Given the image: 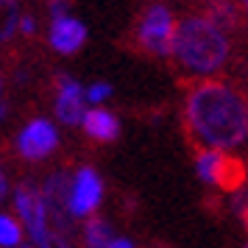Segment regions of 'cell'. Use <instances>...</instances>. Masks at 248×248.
<instances>
[{
	"label": "cell",
	"instance_id": "15",
	"mask_svg": "<svg viewBox=\"0 0 248 248\" xmlns=\"http://www.w3.org/2000/svg\"><path fill=\"white\" fill-rule=\"evenodd\" d=\"M109 95H112V87H109V84H103V81H98V84H92L90 90H87V101L103 103Z\"/></svg>",
	"mask_w": 248,
	"mask_h": 248
},
{
	"label": "cell",
	"instance_id": "22",
	"mask_svg": "<svg viewBox=\"0 0 248 248\" xmlns=\"http://www.w3.org/2000/svg\"><path fill=\"white\" fill-rule=\"evenodd\" d=\"M3 117H6V106H3V103H0V120H3Z\"/></svg>",
	"mask_w": 248,
	"mask_h": 248
},
{
	"label": "cell",
	"instance_id": "25",
	"mask_svg": "<svg viewBox=\"0 0 248 248\" xmlns=\"http://www.w3.org/2000/svg\"><path fill=\"white\" fill-rule=\"evenodd\" d=\"M243 248H248V243H246V246H243Z\"/></svg>",
	"mask_w": 248,
	"mask_h": 248
},
{
	"label": "cell",
	"instance_id": "14",
	"mask_svg": "<svg viewBox=\"0 0 248 248\" xmlns=\"http://www.w3.org/2000/svg\"><path fill=\"white\" fill-rule=\"evenodd\" d=\"M23 229L12 215H0V248H20Z\"/></svg>",
	"mask_w": 248,
	"mask_h": 248
},
{
	"label": "cell",
	"instance_id": "11",
	"mask_svg": "<svg viewBox=\"0 0 248 248\" xmlns=\"http://www.w3.org/2000/svg\"><path fill=\"white\" fill-rule=\"evenodd\" d=\"M243 12L246 9L240 6V0H206V17L215 20L220 28H234Z\"/></svg>",
	"mask_w": 248,
	"mask_h": 248
},
{
	"label": "cell",
	"instance_id": "24",
	"mask_svg": "<svg viewBox=\"0 0 248 248\" xmlns=\"http://www.w3.org/2000/svg\"><path fill=\"white\" fill-rule=\"evenodd\" d=\"M20 248H34V246H20Z\"/></svg>",
	"mask_w": 248,
	"mask_h": 248
},
{
	"label": "cell",
	"instance_id": "8",
	"mask_svg": "<svg viewBox=\"0 0 248 248\" xmlns=\"http://www.w3.org/2000/svg\"><path fill=\"white\" fill-rule=\"evenodd\" d=\"M103 198V181L95 168H81L73 176V187H70V209L76 217H87L98 209Z\"/></svg>",
	"mask_w": 248,
	"mask_h": 248
},
{
	"label": "cell",
	"instance_id": "10",
	"mask_svg": "<svg viewBox=\"0 0 248 248\" xmlns=\"http://www.w3.org/2000/svg\"><path fill=\"white\" fill-rule=\"evenodd\" d=\"M81 125H84L87 137L95 140V142H112V140H117V134H120L117 117H114L112 112H106V109H87Z\"/></svg>",
	"mask_w": 248,
	"mask_h": 248
},
{
	"label": "cell",
	"instance_id": "18",
	"mask_svg": "<svg viewBox=\"0 0 248 248\" xmlns=\"http://www.w3.org/2000/svg\"><path fill=\"white\" fill-rule=\"evenodd\" d=\"M106 248H134V243H131V240H125V237H114Z\"/></svg>",
	"mask_w": 248,
	"mask_h": 248
},
{
	"label": "cell",
	"instance_id": "4",
	"mask_svg": "<svg viewBox=\"0 0 248 248\" xmlns=\"http://www.w3.org/2000/svg\"><path fill=\"white\" fill-rule=\"evenodd\" d=\"M195 170L206 184L223 192H237L246 184V165L217 148H195Z\"/></svg>",
	"mask_w": 248,
	"mask_h": 248
},
{
	"label": "cell",
	"instance_id": "1",
	"mask_svg": "<svg viewBox=\"0 0 248 248\" xmlns=\"http://www.w3.org/2000/svg\"><path fill=\"white\" fill-rule=\"evenodd\" d=\"M184 131L195 148H240L248 140V98L223 78L195 81L184 98Z\"/></svg>",
	"mask_w": 248,
	"mask_h": 248
},
{
	"label": "cell",
	"instance_id": "23",
	"mask_svg": "<svg viewBox=\"0 0 248 248\" xmlns=\"http://www.w3.org/2000/svg\"><path fill=\"white\" fill-rule=\"evenodd\" d=\"M240 6H243V9L248 12V0H240Z\"/></svg>",
	"mask_w": 248,
	"mask_h": 248
},
{
	"label": "cell",
	"instance_id": "13",
	"mask_svg": "<svg viewBox=\"0 0 248 248\" xmlns=\"http://www.w3.org/2000/svg\"><path fill=\"white\" fill-rule=\"evenodd\" d=\"M20 0H0V42H9L17 31H20Z\"/></svg>",
	"mask_w": 248,
	"mask_h": 248
},
{
	"label": "cell",
	"instance_id": "20",
	"mask_svg": "<svg viewBox=\"0 0 248 248\" xmlns=\"http://www.w3.org/2000/svg\"><path fill=\"white\" fill-rule=\"evenodd\" d=\"M6 192H9V179H6V170L0 168V201L6 198Z\"/></svg>",
	"mask_w": 248,
	"mask_h": 248
},
{
	"label": "cell",
	"instance_id": "5",
	"mask_svg": "<svg viewBox=\"0 0 248 248\" xmlns=\"http://www.w3.org/2000/svg\"><path fill=\"white\" fill-rule=\"evenodd\" d=\"M70 187H73V179L64 170H56V173L47 176L45 187H42V195H45L47 217H50L53 232L73 240V234H76V215L70 209Z\"/></svg>",
	"mask_w": 248,
	"mask_h": 248
},
{
	"label": "cell",
	"instance_id": "19",
	"mask_svg": "<svg viewBox=\"0 0 248 248\" xmlns=\"http://www.w3.org/2000/svg\"><path fill=\"white\" fill-rule=\"evenodd\" d=\"M50 248H73V240H67V237H62L56 232V237H53V246Z\"/></svg>",
	"mask_w": 248,
	"mask_h": 248
},
{
	"label": "cell",
	"instance_id": "7",
	"mask_svg": "<svg viewBox=\"0 0 248 248\" xmlns=\"http://www.w3.org/2000/svg\"><path fill=\"white\" fill-rule=\"evenodd\" d=\"M87 90H81V84L73 76H56V103H53V112H56L59 123L64 125H78L84 123V114H87Z\"/></svg>",
	"mask_w": 248,
	"mask_h": 248
},
{
	"label": "cell",
	"instance_id": "2",
	"mask_svg": "<svg viewBox=\"0 0 248 248\" xmlns=\"http://www.w3.org/2000/svg\"><path fill=\"white\" fill-rule=\"evenodd\" d=\"M173 59L190 76H198V78L215 76L226 64V59H229L226 28H220L206 14L184 17L179 23V31H176Z\"/></svg>",
	"mask_w": 248,
	"mask_h": 248
},
{
	"label": "cell",
	"instance_id": "17",
	"mask_svg": "<svg viewBox=\"0 0 248 248\" xmlns=\"http://www.w3.org/2000/svg\"><path fill=\"white\" fill-rule=\"evenodd\" d=\"M20 34H25V36L36 34V20H34V14H23V17H20Z\"/></svg>",
	"mask_w": 248,
	"mask_h": 248
},
{
	"label": "cell",
	"instance_id": "21",
	"mask_svg": "<svg viewBox=\"0 0 248 248\" xmlns=\"http://www.w3.org/2000/svg\"><path fill=\"white\" fill-rule=\"evenodd\" d=\"M240 215H243V223H246V232H248V198H246V203L240 206Z\"/></svg>",
	"mask_w": 248,
	"mask_h": 248
},
{
	"label": "cell",
	"instance_id": "9",
	"mask_svg": "<svg viewBox=\"0 0 248 248\" xmlns=\"http://www.w3.org/2000/svg\"><path fill=\"white\" fill-rule=\"evenodd\" d=\"M47 42H50V47L56 53L70 56V53H76V50L84 47V42H87V28L73 14L56 17V20H50V28H47Z\"/></svg>",
	"mask_w": 248,
	"mask_h": 248
},
{
	"label": "cell",
	"instance_id": "16",
	"mask_svg": "<svg viewBox=\"0 0 248 248\" xmlns=\"http://www.w3.org/2000/svg\"><path fill=\"white\" fill-rule=\"evenodd\" d=\"M47 12H50V20L70 14V12H67V0H47Z\"/></svg>",
	"mask_w": 248,
	"mask_h": 248
},
{
	"label": "cell",
	"instance_id": "6",
	"mask_svg": "<svg viewBox=\"0 0 248 248\" xmlns=\"http://www.w3.org/2000/svg\"><path fill=\"white\" fill-rule=\"evenodd\" d=\"M59 148V131L50 120L36 117L25 125L23 131L17 134V154L28 162H39V159L50 156Z\"/></svg>",
	"mask_w": 248,
	"mask_h": 248
},
{
	"label": "cell",
	"instance_id": "12",
	"mask_svg": "<svg viewBox=\"0 0 248 248\" xmlns=\"http://www.w3.org/2000/svg\"><path fill=\"white\" fill-rule=\"evenodd\" d=\"M114 240V232H112V223L106 217H90L84 223V246L87 248H106L109 243Z\"/></svg>",
	"mask_w": 248,
	"mask_h": 248
},
{
	"label": "cell",
	"instance_id": "3",
	"mask_svg": "<svg viewBox=\"0 0 248 248\" xmlns=\"http://www.w3.org/2000/svg\"><path fill=\"white\" fill-rule=\"evenodd\" d=\"M176 31L179 23L168 6H148L142 17H140V28H137V42L140 47L151 53V56H173V42H176Z\"/></svg>",
	"mask_w": 248,
	"mask_h": 248
}]
</instances>
